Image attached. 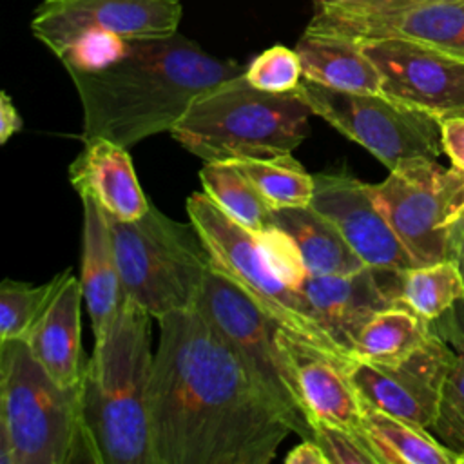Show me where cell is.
<instances>
[{
	"label": "cell",
	"mask_w": 464,
	"mask_h": 464,
	"mask_svg": "<svg viewBox=\"0 0 464 464\" xmlns=\"http://www.w3.org/2000/svg\"><path fill=\"white\" fill-rule=\"evenodd\" d=\"M160 323L149 381L152 464H268L292 433L223 335L196 310Z\"/></svg>",
	"instance_id": "1"
},
{
	"label": "cell",
	"mask_w": 464,
	"mask_h": 464,
	"mask_svg": "<svg viewBox=\"0 0 464 464\" xmlns=\"http://www.w3.org/2000/svg\"><path fill=\"white\" fill-rule=\"evenodd\" d=\"M83 109L82 141L107 138L123 147L170 132L198 96L245 72L174 33L129 40L127 54L98 71H67Z\"/></svg>",
	"instance_id": "2"
},
{
	"label": "cell",
	"mask_w": 464,
	"mask_h": 464,
	"mask_svg": "<svg viewBox=\"0 0 464 464\" xmlns=\"http://www.w3.org/2000/svg\"><path fill=\"white\" fill-rule=\"evenodd\" d=\"M152 315L125 297L82 373V420L94 464H152L149 381Z\"/></svg>",
	"instance_id": "3"
},
{
	"label": "cell",
	"mask_w": 464,
	"mask_h": 464,
	"mask_svg": "<svg viewBox=\"0 0 464 464\" xmlns=\"http://www.w3.org/2000/svg\"><path fill=\"white\" fill-rule=\"evenodd\" d=\"M92 462L82 381L62 386L24 339L0 341V464Z\"/></svg>",
	"instance_id": "4"
},
{
	"label": "cell",
	"mask_w": 464,
	"mask_h": 464,
	"mask_svg": "<svg viewBox=\"0 0 464 464\" xmlns=\"http://www.w3.org/2000/svg\"><path fill=\"white\" fill-rule=\"evenodd\" d=\"M312 114L295 91L265 92L239 74L198 96L170 134L205 163L265 160L292 154Z\"/></svg>",
	"instance_id": "5"
},
{
	"label": "cell",
	"mask_w": 464,
	"mask_h": 464,
	"mask_svg": "<svg viewBox=\"0 0 464 464\" xmlns=\"http://www.w3.org/2000/svg\"><path fill=\"white\" fill-rule=\"evenodd\" d=\"M109 225L125 297L154 319L196 306L212 263L190 219L176 221L150 203L141 218Z\"/></svg>",
	"instance_id": "6"
},
{
	"label": "cell",
	"mask_w": 464,
	"mask_h": 464,
	"mask_svg": "<svg viewBox=\"0 0 464 464\" xmlns=\"http://www.w3.org/2000/svg\"><path fill=\"white\" fill-rule=\"evenodd\" d=\"M234 348L259 386L301 439H314L315 422L303 399L292 359L283 344V328L237 285L210 265L194 306Z\"/></svg>",
	"instance_id": "7"
},
{
	"label": "cell",
	"mask_w": 464,
	"mask_h": 464,
	"mask_svg": "<svg viewBox=\"0 0 464 464\" xmlns=\"http://www.w3.org/2000/svg\"><path fill=\"white\" fill-rule=\"evenodd\" d=\"M187 214L210 256L212 266L237 285L286 334L332 357L353 361L310 315L301 295L272 272L250 230L232 221L205 192L188 196Z\"/></svg>",
	"instance_id": "8"
},
{
	"label": "cell",
	"mask_w": 464,
	"mask_h": 464,
	"mask_svg": "<svg viewBox=\"0 0 464 464\" xmlns=\"http://www.w3.org/2000/svg\"><path fill=\"white\" fill-rule=\"evenodd\" d=\"M370 190L415 265L448 259L451 230L464 219V170L411 158Z\"/></svg>",
	"instance_id": "9"
},
{
	"label": "cell",
	"mask_w": 464,
	"mask_h": 464,
	"mask_svg": "<svg viewBox=\"0 0 464 464\" xmlns=\"http://www.w3.org/2000/svg\"><path fill=\"white\" fill-rule=\"evenodd\" d=\"M295 92L310 111L335 130L362 145L382 165L393 169L411 158H439L442 116L379 94L335 91L306 78Z\"/></svg>",
	"instance_id": "10"
},
{
	"label": "cell",
	"mask_w": 464,
	"mask_h": 464,
	"mask_svg": "<svg viewBox=\"0 0 464 464\" xmlns=\"http://www.w3.org/2000/svg\"><path fill=\"white\" fill-rule=\"evenodd\" d=\"M450 359V346L430 330L428 339L399 362L353 359L348 375L362 402L430 430L437 419Z\"/></svg>",
	"instance_id": "11"
},
{
	"label": "cell",
	"mask_w": 464,
	"mask_h": 464,
	"mask_svg": "<svg viewBox=\"0 0 464 464\" xmlns=\"http://www.w3.org/2000/svg\"><path fill=\"white\" fill-rule=\"evenodd\" d=\"M179 0H44L31 20L33 34L54 54L78 34L102 29L125 40L178 33Z\"/></svg>",
	"instance_id": "12"
},
{
	"label": "cell",
	"mask_w": 464,
	"mask_h": 464,
	"mask_svg": "<svg viewBox=\"0 0 464 464\" xmlns=\"http://www.w3.org/2000/svg\"><path fill=\"white\" fill-rule=\"evenodd\" d=\"M381 74V92L450 116L464 109V60L406 38L357 42Z\"/></svg>",
	"instance_id": "13"
},
{
	"label": "cell",
	"mask_w": 464,
	"mask_h": 464,
	"mask_svg": "<svg viewBox=\"0 0 464 464\" xmlns=\"http://www.w3.org/2000/svg\"><path fill=\"white\" fill-rule=\"evenodd\" d=\"M314 181L310 207L339 230L366 266L397 272L417 266L377 207L370 183L339 172L315 174Z\"/></svg>",
	"instance_id": "14"
},
{
	"label": "cell",
	"mask_w": 464,
	"mask_h": 464,
	"mask_svg": "<svg viewBox=\"0 0 464 464\" xmlns=\"http://www.w3.org/2000/svg\"><path fill=\"white\" fill-rule=\"evenodd\" d=\"M304 31L353 42L406 38L464 60V0H431L402 11L370 14L321 9Z\"/></svg>",
	"instance_id": "15"
},
{
	"label": "cell",
	"mask_w": 464,
	"mask_h": 464,
	"mask_svg": "<svg viewBox=\"0 0 464 464\" xmlns=\"http://www.w3.org/2000/svg\"><path fill=\"white\" fill-rule=\"evenodd\" d=\"M402 272L364 266L352 274L308 276L297 294L323 330L352 355L362 324L375 312L401 303Z\"/></svg>",
	"instance_id": "16"
},
{
	"label": "cell",
	"mask_w": 464,
	"mask_h": 464,
	"mask_svg": "<svg viewBox=\"0 0 464 464\" xmlns=\"http://www.w3.org/2000/svg\"><path fill=\"white\" fill-rule=\"evenodd\" d=\"M69 181L80 196H91L112 219L134 221L150 207L127 147L107 138L83 141L82 152L69 165Z\"/></svg>",
	"instance_id": "17"
},
{
	"label": "cell",
	"mask_w": 464,
	"mask_h": 464,
	"mask_svg": "<svg viewBox=\"0 0 464 464\" xmlns=\"http://www.w3.org/2000/svg\"><path fill=\"white\" fill-rule=\"evenodd\" d=\"M281 337L314 422L361 430L362 399L350 381V362L332 357L285 330Z\"/></svg>",
	"instance_id": "18"
},
{
	"label": "cell",
	"mask_w": 464,
	"mask_h": 464,
	"mask_svg": "<svg viewBox=\"0 0 464 464\" xmlns=\"http://www.w3.org/2000/svg\"><path fill=\"white\" fill-rule=\"evenodd\" d=\"M82 303L80 277L71 272L24 337L36 361L62 386L78 384L87 361L82 353Z\"/></svg>",
	"instance_id": "19"
},
{
	"label": "cell",
	"mask_w": 464,
	"mask_h": 464,
	"mask_svg": "<svg viewBox=\"0 0 464 464\" xmlns=\"http://www.w3.org/2000/svg\"><path fill=\"white\" fill-rule=\"evenodd\" d=\"M80 198L83 203L80 285L83 303L87 304L91 317L92 334L94 339H98L114 323L125 295L120 281L109 218L91 196Z\"/></svg>",
	"instance_id": "20"
},
{
	"label": "cell",
	"mask_w": 464,
	"mask_h": 464,
	"mask_svg": "<svg viewBox=\"0 0 464 464\" xmlns=\"http://www.w3.org/2000/svg\"><path fill=\"white\" fill-rule=\"evenodd\" d=\"M295 51L303 65V78L310 82L344 92H381L377 67L353 40L304 31Z\"/></svg>",
	"instance_id": "21"
},
{
	"label": "cell",
	"mask_w": 464,
	"mask_h": 464,
	"mask_svg": "<svg viewBox=\"0 0 464 464\" xmlns=\"http://www.w3.org/2000/svg\"><path fill=\"white\" fill-rule=\"evenodd\" d=\"M274 223L295 239L310 276L352 274L366 266L339 230L310 205L274 208Z\"/></svg>",
	"instance_id": "22"
},
{
	"label": "cell",
	"mask_w": 464,
	"mask_h": 464,
	"mask_svg": "<svg viewBox=\"0 0 464 464\" xmlns=\"http://www.w3.org/2000/svg\"><path fill=\"white\" fill-rule=\"evenodd\" d=\"M361 433L379 464H457L459 455L430 430L362 402Z\"/></svg>",
	"instance_id": "23"
},
{
	"label": "cell",
	"mask_w": 464,
	"mask_h": 464,
	"mask_svg": "<svg viewBox=\"0 0 464 464\" xmlns=\"http://www.w3.org/2000/svg\"><path fill=\"white\" fill-rule=\"evenodd\" d=\"M430 330L451 350L437 419L430 431L459 455L464 451V297L442 315L431 319Z\"/></svg>",
	"instance_id": "24"
},
{
	"label": "cell",
	"mask_w": 464,
	"mask_h": 464,
	"mask_svg": "<svg viewBox=\"0 0 464 464\" xmlns=\"http://www.w3.org/2000/svg\"><path fill=\"white\" fill-rule=\"evenodd\" d=\"M430 335V321L406 304H392L375 312L357 332L352 357L366 362L393 364L415 352Z\"/></svg>",
	"instance_id": "25"
},
{
	"label": "cell",
	"mask_w": 464,
	"mask_h": 464,
	"mask_svg": "<svg viewBox=\"0 0 464 464\" xmlns=\"http://www.w3.org/2000/svg\"><path fill=\"white\" fill-rule=\"evenodd\" d=\"M199 181L203 192L239 227L259 234L274 225V208L232 161H207Z\"/></svg>",
	"instance_id": "26"
},
{
	"label": "cell",
	"mask_w": 464,
	"mask_h": 464,
	"mask_svg": "<svg viewBox=\"0 0 464 464\" xmlns=\"http://www.w3.org/2000/svg\"><path fill=\"white\" fill-rule=\"evenodd\" d=\"M232 163L250 179L272 208L306 207L312 203L314 176L292 154L265 160H236Z\"/></svg>",
	"instance_id": "27"
},
{
	"label": "cell",
	"mask_w": 464,
	"mask_h": 464,
	"mask_svg": "<svg viewBox=\"0 0 464 464\" xmlns=\"http://www.w3.org/2000/svg\"><path fill=\"white\" fill-rule=\"evenodd\" d=\"M464 297V279L451 259L417 265L401 276V303L426 321L450 310Z\"/></svg>",
	"instance_id": "28"
},
{
	"label": "cell",
	"mask_w": 464,
	"mask_h": 464,
	"mask_svg": "<svg viewBox=\"0 0 464 464\" xmlns=\"http://www.w3.org/2000/svg\"><path fill=\"white\" fill-rule=\"evenodd\" d=\"M71 272L65 268L42 285L4 279L0 286V341L24 339Z\"/></svg>",
	"instance_id": "29"
},
{
	"label": "cell",
	"mask_w": 464,
	"mask_h": 464,
	"mask_svg": "<svg viewBox=\"0 0 464 464\" xmlns=\"http://www.w3.org/2000/svg\"><path fill=\"white\" fill-rule=\"evenodd\" d=\"M245 80L265 92H292L303 80V65L295 49L272 45L245 69Z\"/></svg>",
	"instance_id": "30"
},
{
	"label": "cell",
	"mask_w": 464,
	"mask_h": 464,
	"mask_svg": "<svg viewBox=\"0 0 464 464\" xmlns=\"http://www.w3.org/2000/svg\"><path fill=\"white\" fill-rule=\"evenodd\" d=\"M129 51V40L102 29H91L69 42L56 56L67 71H98L121 60Z\"/></svg>",
	"instance_id": "31"
},
{
	"label": "cell",
	"mask_w": 464,
	"mask_h": 464,
	"mask_svg": "<svg viewBox=\"0 0 464 464\" xmlns=\"http://www.w3.org/2000/svg\"><path fill=\"white\" fill-rule=\"evenodd\" d=\"M254 236L272 272L297 292L310 274L295 239L276 223Z\"/></svg>",
	"instance_id": "32"
},
{
	"label": "cell",
	"mask_w": 464,
	"mask_h": 464,
	"mask_svg": "<svg viewBox=\"0 0 464 464\" xmlns=\"http://www.w3.org/2000/svg\"><path fill=\"white\" fill-rule=\"evenodd\" d=\"M314 439L324 451L328 464H379L361 430L315 422Z\"/></svg>",
	"instance_id": "33"
},
{
	"label": "cell",
	"mask_w": 464,
	"mask_h": 464,
	"mask_svg": "<svg viewBox=\"0 0 464 464\" xmlns=\"http://www.w3.org/2000/svg\"><path fill=\"white\" fill-rule=\"evenodd\" d=\"M431 0H328L321 2V9L335 13L352 14H370V13H392L410 9Z\"/></svg>",
	"instance_id": "34"
},
{
	"label": "cell",
	"mask_w": 464,
	"mask_h": 464,
	"mask_svg": "<svg viewBox=\"0 0 464 464\" xmlns=\"http://www.w3.org/2000/svg\"><path fill=\"white\" fill-rule=\"evenodd\" d=\"M442 147L453 167L464 170V116H442Z\"/></svg>",
	"instance_id": "35"
},
{
	"label": "cell",
	"mask_w": 464,
	"mask_h": 464,
	"mask_svg": "<svg viewBox=\"0 0 464 464\" xmlns=\"http://www.w3.org/2000/svg\"><path fill=\"white\" fill-rule=\"evenodd\" d=\"M286 464H328V459L315 439H303L285 455Z\"/></svg>",
	"instance_id": "36"
},
{
	"label": "cell",
	"mask_w": 464,
	"mask_h": 464,
	"mask_svg": "<svg viewBox=\"0 0 464 464\" xmlns=\"http://www.w3.org/2000/svg\"><path fill=\"white\" fill-rule=\"evenodd\" d=\"M22 130V116L14 107L11 96L2 92L0 96V143H7L11 136Z\"/></svg>",
	"instance_id": "37"
},
{
	"label": "cell",
	"mask_w": 464,
	"mask_h": 464,
	"mask_svg": "<svg viewBox=\"0 0 464 464\" xmlns=\"http://www.w3.org/2000/svg\"><path fill=\"white\" fill-rule=\"evenodd\" d=\"M448 259H451L457 265V268L464 279V219H460L455 225V228L451 230Z\"/></svg>",
	"instance_id": "38"
},
{
	"label": "cell",
	"mask_w": 464,
	"mask_h": 464,
	"mask_svg": "<svg viewBox=\"0 0 464 464\" xmlns=\"http://www.w3.org/2000/svg\"><path fill=\"white\" fill-rule=\"evenodd\" d=\"M457 464H464V451L459 453V459H457Z\"/></svg>",
	"instance_id": "39"
},
{
	"label": "cell",
	"mask_w": 464,
	"mask_h": 464,
	"mask_svg": "<svg viewBox=\"0 0 464 464\" xmlns=\"http://www.w3.org/2000/svg\"><path fill=\"white\" fill-rule=\"evenodd\" d=\"M455 114H462V116H464V109H462V111H459V112H455Z\"/></svg>",
	"instance_id": "40"
},
{
	"label": "cell",
	"mask_w": 464,
	"mask_h": 464,
	"mask_svg": "<svg viewBox=\"0 0 464 464\" xmlns=\"http://www.w3.org/2000/svg\"><path fill=\"white\" fill-rule=\"evenodd\" d=\"M321 2H328V0H321Z\"/></svg>",
	"instance_id": "41"
}]
</instances>
